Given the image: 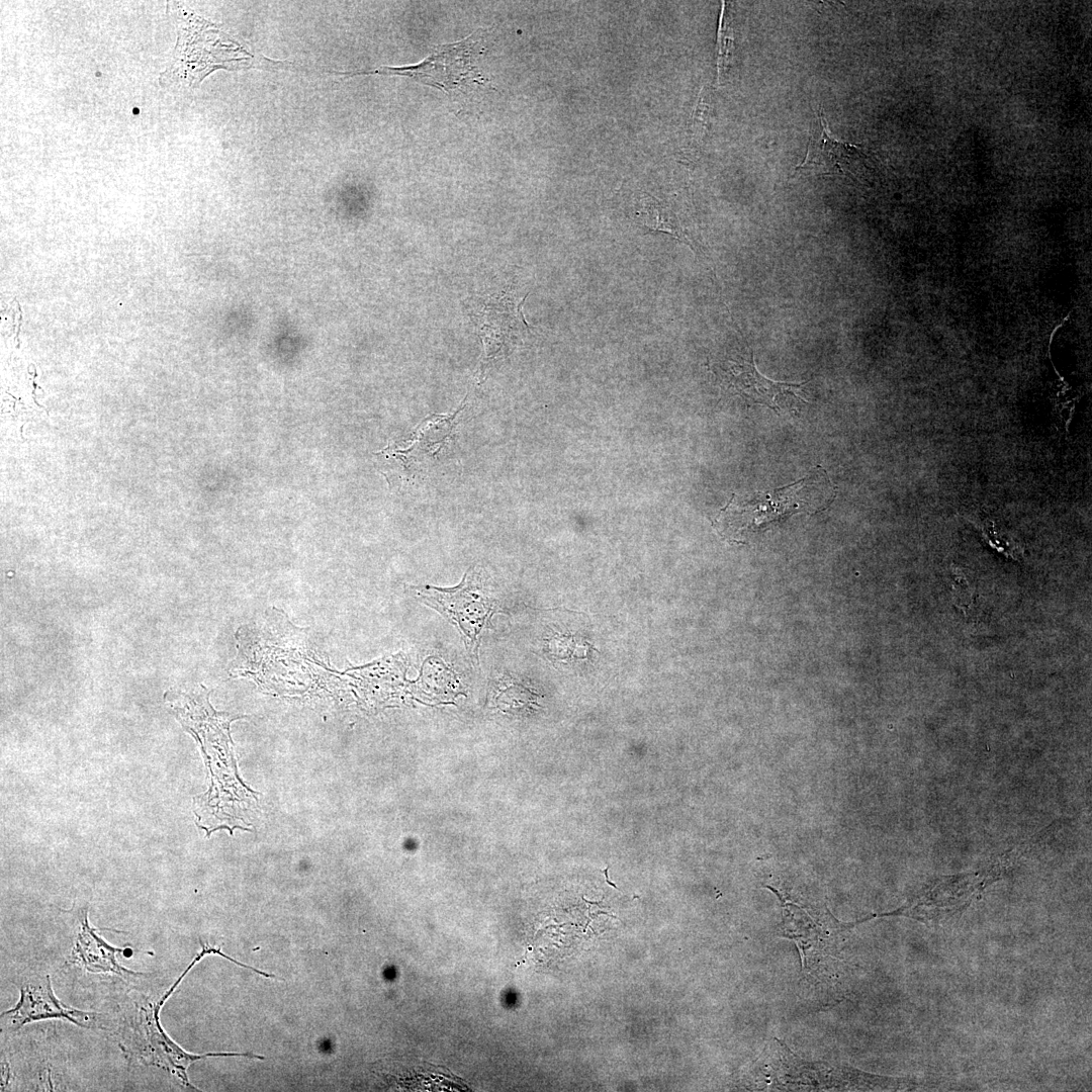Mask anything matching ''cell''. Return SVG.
I'll return each mask as SVG.
<instances>
[{"label": "cell", "mask_w": 1092, "mask_h": 1092, "mask_svg": "<svg viewBox=\"0 0 1092 1092\" xmlns=\"http://www.w3.org/2000/svg\"><path fill=\"white\" fill-rule=\"evenodd\" d=\"M166 80L193 87L217 69L251 66V55L214 24L194 13L180 14L179 34Z\"/></svg>", "instance_id": "obj_2"}, {"label": "cell", "mask_w": 1092, "mask_h": 1092, "mask_svg": "<svg viewBox=\"0 0 1092 1092\" xmlns=\"http://www.w3.org/2000/svg\"><path fill=\"white\" fill-rule=\"evenodd\" d=\"M475 33L453 43L439 46L421 63L402 67L382 66L375 69L352 72H336L338 75H398L433 86L449 95L467 93L485 84L486 79L473 65L478 39Z\"/></svg>", "instance_id": "obj_6"}, {"label": "cell", "mask_w": 1092, "mask_h": 1092, "mask_svg": "<svg viewBox=\"0 0 1092 1092\" xmlns=\"http://www.w3.org/2000/svg\"><path fill=\"white\" fill-rule=\"evenodd\" d=\"M1010 866L1008 852L977 872L936 878L899 909L877 916L900 915L923 923L942 921L965 911Z\"/></svg>", "instance_id": "obj_4"}, {"label": "cell", "mask_w": 1092, "mask_h": 1092, "mask_svg": "<svg viewBox=\"0 0 1092 1092\" xmlns=\"http://www.w3.org/2000/svg\"><path fill=\"white\" fill-rule=\"evenodd\" d=\"M201 951L196 954L177 981L157 1002H146L145 1004L142 1003V1005L135 1003L138 1011L133 1019L132 1039L129 1044L130 1048H128L144 1063L168 1071L178 1078L183 1086L191 1088L196 1087L190 1083L187 1072L191 1064L196 1061L213 1057H247L265 1060L263 1056L252 1053H207L202 1055L188 1053L164 1031L160 1023V1010L186 974L196 963L209 954V950L205 947Z\"/></svg>", "instance_id": "obj_3"}, {"label": "cell", "mask_w": 1092, "mask_h": 1092, "mask_svg": "<svg viewBox=\"0 0 1092 1092\" xmlns=\"http://www.w3.org/2000/svg\"><path fill=\"white\" fill-rule=\"evenodd\" d=\"M828 911L810 914L789 902H784L782 929L786 937L796 941L805 970H813L824 958L835 956L850 926Z\"/></svg>", "instance_id": "obj_9"}, {"label": "cell", "mask_w": 1092, "mask_h": 1092, "mask_svg": "<svg viewBox=\"0 0 1092 1092\" xmlns=\"http://www.w3.org/2000/svg\"><path fill=\"white\" fill-rule=\"evenodd\" d=\"M727 32L728 31H726L724 29H719V37H718V42H719L718 75H719V78L721 76V72L725 69V67L728 65V62H729L728 60H729V55H730L731 35H728Z\"/></svg>", "instance_id": "obj_15"}, {"label": "cell", "mask_w": 1092, "mask_h": 1092, "mask_svg": "<svg viewBox=\"0 0 1092 1092\" xmlns=\"http://www.w3.org/2000/svg\"><path fill=\"white\" fill-rule=\"evenodd\" d=\"M831 484L826 474L818 472L788 486L756 493L749 499L732 498L720 512L719 524L741 531L793 513L817 511L833 498L827 494Z\"/></svg>", "instance_id": "obj_5"}, {"label": "cell", "mask_w": 1092, "mask_h": 1092, "mask_svg": "<svg viewBox=\"0 0 1092 1092\" xmlns=\"http://www.w3.org/2000/svg\"><path fill=\"white\" fill-rule=\"evenodd\" d=\"M13 1029L38 1020L66 1019L83 1028H92L95 1015L75 1009L60 1001L54 994L50 977L30 978L19 988V1000L1 1014Z\"/></svg>", "instance_id": "obj_10"}, {"label": "cell", "mask_w": 1092, "mask_h": 1092, "mask_svg": "<svg viewBox=\"0 0 1092 1092\" xmlns=\"http://www.w3.org/2000/svg\"><path fill=\"white\" fill-rule=\"evenodd\" d=\"M427 604L457 624L467 645L476 646L478 634L495 611V602L486 596L480 574L470 570L456 587L426 586L421 592Z\"/></svg>", "instance_id": "obj_8"}, {"label": "cell", "mask_w": 1092, "mask_h": 1092, "mask_svg": "<svg viewBox=\"0 0 1092 1092\" xmlns=\"http://www.w3.org/2000/svg\"><path fill=\"white\" fill-rule=\"evenodd\" d=\"M76 916L79 921V931L72 948L70 963L95 974H113L121 977L141 975L125 969L118 963L116 953L125 949L109 944L98 934L97 929L89 924L87 907L79 909Z\"/></svg>", "instance_id": "obj_12"}, {"label": "cell", "mask_w": 1092, "mask_h": 1092, "mask_svg": "<svg viewBox=\"0 0 1092 1092\" xmlns=\"http://www.w3.org/2000/svg\"><path fill=\"white\" fill-rule=\"evenodd\" d=\"M637 214L650 228L669 233L676 231L670 211L649 195L638 200Z\"/></svg>", "instance_id": "obj_14"}, {"label": "cell", "mask_w": 1092, "mask_h": 1092, "mask_svg": "<svg viewBox=\"0 0 1092 1092\" xmlns=\"http://www.w3.org/2000/svg\"><path fill=\"white\" fill-rule=\"evenodd\" d=\"M723 374L728 386L739 395L777 413L782 411L781 401L789 395L807 401L801 396L807 381L795 383L771 380L759 373L752 354L749 360L729 361Z\"/></svg>", "instance_id": "obj_11"}, {"label": "cell", "mask_w": 1092, "mask_h": 1092, "mask_svg": "<svg viewBox=\"0 0 1092 1092\" xmlns=\"http://www.w3.org/2000/svg\"><path fill=\"white\" fill-rule=\"evenodd\" d=\"M526 297L507 294L491 295L470 312L472 322L483 344L480 377L497 361L507 357L529 330L522 312Z\"/></svg>", "instance_id": "obj_7"}, {"label": "cell", "mask_w": 1092, "mask_h": 1092, "mask_svg": "<svg viewBox=\"0 0 1092 1092\" xmlns=\"http://www.w3.org/2000/svg\"><path fill=\"white\" fill-rule=\"evenodd\" d=\"M753 1087L780 1091H901L917 1084L907 1078L874 1075L852 1067L807 1062L778 1038L764 1052Z\"/></svg>", "instance_id": "obj_1"}, {"label": "cell", "mask_w": 1092, "mask_h": 1092, "mask_svg": "<svg viewBox=\"0 0 1092 1092\" xmlns=\"http://www.w3.org/2000/svg\"><path fill=\"white\" fill-rule=\"evenodd\" d=\"M857 152V147L835 140L822 112L814 122L807 154L795 172L815 171L822 174L844 173L845 163Z\"/></svg>", "instance_id": "obj_13"}]
</instances>
